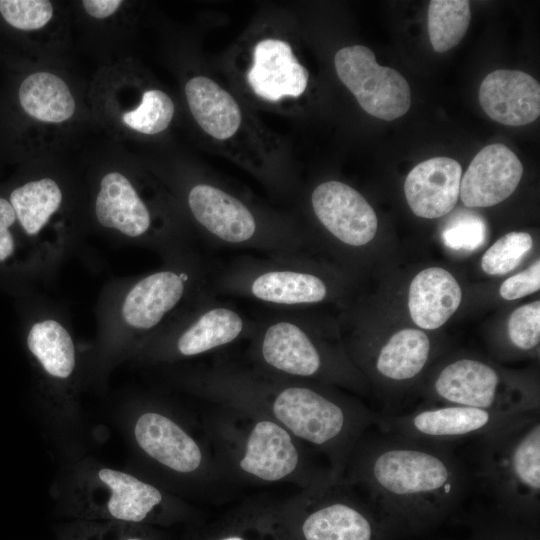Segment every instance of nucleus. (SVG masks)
I'll use <instances>...</instances> for the list:
<instances>
[{
    "label": "nucleus",
    "mask_w": 540,
    "mask_h": 540,
    "mask_svg": "<svg viewBox=\"0 0 540 540\" xmlns=\"http://www.w3.org/2000/svg\"><path fill=\"white\" fill-rule=\"evenodd\" d=\"M190 384L212 404L274 420L312 451L323 454L338 477L344 476L356 444L375 416L322 383L268 375L247 364L216 362L194 374Z\"/></svg>",
    "instance_id": "1"
},
{
    "label": "nucleus",
    "mask_w": 540,
    "mask_h": 540,
    "mask_svg": "<svg viewBox=\"0 0 540 540\" xmlns=\"http://www.w3.org/2000/svg\"><path fill=\"white\" fill-rule=\"evenodd\" d=\"M453 446L366 431L343 477L395 516L434 517L455 506L470 487Z\"/></svg>",
    "instance_id": "2"
},
{
    "label": "nucleus",
    "mask_w": 540,
    "mask_h": 540,
    "mask_svg": "<svg viewBox=\"0 0 540 540\" xmlns=\"http://www.w3.org/2000/svg\"><path fill=\"white\" fill-rule=\"evenodd\" d=\"M212 407L206 435L229 484L288 483L304 489L336 476L274 420L228 405Z\"/></svg>",
    "instance_id": "3"
},
{
    "label": "nucleus",
    "mask_w": 540,
    "mask_h": 540,
    "mask_svg": "<svg viewBox=\"0 0 540 540\" xmlns=\"http://www.w3.org/2000/svg\"><path fill=\"white\" fill-rule=\"evenodd\" d=\"M247 365L268 375L356 386L357 372L345 355L325 342L298 310L257 320L248 340Z\"/></svg>",
    "instance_id": "4"
},
{
    "label": "nucleus",
    "mask_w": 540,
    "mask_h": 540,
    "mask_svg": "<svg viewBox=\"0 0 540 540\" xmlns=\"http://www.w3.org/2000/svg\"><path fill=\"white\" fill-rule=\"evenodd\" d=\"M475 476L504 510L529 514L540 498V413L518 414L475 438Z\"/></svg>",
    "instance_id": "5"
},
{
    "label": "nucleus",
    "mask_w": 540,
    "mask_h": 540,
    "mask_svg": "<svg viewBox=\"0 0 540 540\" xmlns=\"http://www.w3.org/2000/svg\"><path fill=\"white\" fill-rule=\"evenodd\" d=\"M216 296L259 302L278 311H294L328 299V280L303 253L242 255L212 274Z\"/></svg>",
    "instance_id": "6"
},
{
    "label": "nucleus",
    "mask_w": 540,
    "mask_h": 540,
    "mask_svg": "<svg viewBox=\"0 0 540 540\" xmlns=\"http://www.w3.org/2000/svg\"><path fill=\"white\" fill-rule=\"evenodd\" d=\"M362 493L344 477L319 482L279 505L299 540H373L374 527Z\"/></svg>",
    "instance_id": "7"
},
{
    "label": "nucleus",
    "mask_w": 540,
    "mask_h": 540,
    "mask_svg": "<svg viewBox=\"0 0 540 540\" xmlns=\"http://www.w3.org/2000/svg\"><path fill=\"white\" fill-rule=\"evenodd\" d=\"M430 396L444 403L520 414L539 410L534 390L521 381L507 380L492 365L461 357L446 363L436 373Z\"/></svg>",
    "instance_id": "8"
},
{
    "label": "nucleus",
    "mask_w": 540,
    "mask_h": 540,
    "mask_svg": "<svg viewBox=\"0 0 540 540\" xmlns=\"http://www.w3.org/2000/svg\"><path fill=\"white\" fill-rule=\"evenodd\" d=\"M134 437L147 457L172 473L194 478L213 492L229 484L210 443L201 442L166 413H142L135 423Z\"/></svg>",
    "instance_id": "9"
},
{
    "label": "nucleus",
    "mask_w": 540,
    "mask_h": 540,
    "mask_svg": "<svg viewBox=\"0 0 540 540\" xmlns=\"http://www.w3.org/2000/svg\"><path fill=\"white\" fill-rule=\"evenodd\" d=\"M516 415L445 403L407 413H375L373 425L378 431L389 435L454 445L466 439H475Z\"/></svg>",
    "instance_id": "10"
},
{
    "label": "nucleus",
    "mask_w": 540,
    "mask_h": 540,
    "mask_svg": "<svg viewBox=\"0 0 540 540\" xmlns=\"http://www.w3.org/2000/svg\"><path fill=\"white\" fill-rule=\"evenodd\" d=\"M334 64L341 82L371 116L392 121L409 110L408 82L398 71L379 65L368 47H344L335 54Z\"/></svg>",
    "instance_id": "11"
},
{
    "label": "nucleus",
    "mask_w": 540,
    "mask_h": 540,
    "mask_svg": "<svg viewBox=\"0 0 540 540\" xmlns=\"http://www.w3.org/2000/svg\"><path fill=\"white\" fill-rule=\"evenodd\" d=\"M256 324L257 320L218 299L208 286L184 322L171 332L167 352L180 358L213 353L239 341H248Z\"/></svg>",
    "instance_id": "12"
},
{
    "label": "nucleus",
    "mask_w": 540,
    "mask_h": 540,
    "mask_svg": "<svg viewBox=\"0 0 540 540\" xmlns=\"http://www.w3.org/2000/svg\"><path fill=\"white\" fill-rule=\"evenodd\" d=\"M207 279L206 270L197 263L153 272L129 290L122 304V317L132 329L153 331L186 298L205 290L209 286Z\"/></svg>",
    "instance_id": "13"
},
{
    "label": "nucleus",
    "mask_w": 540,
    "mask_h": 540,
    "mask_svg": "<svg viewBox=\"0 0 540 540\" xmlns=\"http://www.w3.org/2000/svg\"><path fill=\"white\" fill-rule=\"evenodd\" d=\"M310 201L320 225L342 245L360 248L375 237L376 213L351 186L336 180L325 181L314 188Z\"/></svg>",
    "instance_id": "14"
},
{
    "label": "nucleus",
    "mask_w": 540,
    "mask_h": 540,
    "mask_svg": "<svg viewBox=\"0 0 540 540\" xmlns=\"http://www.w3.org/2000/svg\"><path fill=\"white\" fill-rule=\"evenodd\" d=\"M523 174L522 163L507 146L481 149L461 178L459 196L467 207H490L507 199Z\"/></svg>",
    "instance_id": "15"
},
{
    "label": "nucleus",
    "mask_w": 540,
    "mask_h": 540,
    "mask_svg": "<svg viewBox=\"0 0 540 540\" xmlns=\"http://www.w3.org/2000/svg\"><path fill=\"white\" fill-rule=\"evenodd\" d=\"M479 102L494 121L522 126L540 114V85L531 75L499 69L488 74L479 88Z\"/></svg>",
    "instance_id": "16"
},
{
    "label": "nucleus",
    "mask_w": 540,
    "mask_h": 540,
    "mask_svg": "<svg viewBox=\"0 0 540 540\" xmlns=\"http://www.w3.org/2000/svg\"><path fill=\"white\" fill-rule=\"evenodd\" d=\"M309 74L299 63L292 48L280 39L259 41L247 81L256 95L276 102L284 97H299L307 87Z\"/></svg>",
    "instance_id": "17"
},
{
    "label": "nucleus",
    "mask_w": 540,
    "mask_h": 540,
    "mask_svg": "<svg viewBox=\"0 0 540 540\" xmlns=\"http://www.w3.org/2000/svg\"><path fill=\"white\" fill-rule=\"evenodd\" d=\"M462 178V167L453 158L434 157L416 165L404 183L406 200L421 218L442 217L455 207Z\"/></svg>",
    "instance_id": "18"
},
{
    "label": "nucleus",
    "mask_w": 540,
    "mask_h": 540,
    "mask_svg": "<svg viewBox=\"0 0 540 540\" xmlns=\"http://www.w3.org/2000/svg\"><path fill=\"white\" fill-rule=\"evenodd\" d=\"M95 215L105 228L138 238L149 233L152 215L130 180L120 172L106 173L95 201Z\"/></svg>",
    "instance_id": "19"
},
{
    "label": "nucleus",
    "mask_w": 540,
    "mask_h": 540,
    "mask_svg": "<svg viewBox=\"0 0 540 540\" xmlns=\"http://www.w3.org/2000/svg\"><path fill=\"white\" fill-rule=\"evenodd\" d=\"M461 300L458 282L440 267L420 271L409 287V312L414 323L423 329L442 326L456 312Z\"/></svg>",
    "instance_id": "20"
},
{
    "label": "nucleus",
    "mask_w": 540,
    "mask_h": 540,
    "mask_svg": "<svg viewBox=\"0 0 540 540\" xmlns=\"http://www.w3.org/2000/svg\"><path fill=\"white\" fill-rule=\"evenodd\" d=\"M185 94L195 121L208 135L225 140L237 132L242 119L239 105L216 82L195 76L186 83Z\"/></svg>",
    "instance_id": "21"
},
{
    "label": "nucleus",
    "mask_w": 540,
    "mask_h": 540,
    "mask_svg": "<svg viewBox=\"0 0 540 540\" xmlns=\"http://www.w3.org/2000/svg\"><path fill=\"white\" fill-rule=\"evenodd\" d=\"M431 341L421 330L394 333L374 356L372 368L383 381L402 384L415 380L431 357Z\"/></svg>",
    "instance_id": "22"
},
{
    "label": "nucleus",
    "mask_w": 540,
    "mask_h": 540,
    "mask_svg": "<svg viewBox=\"0 0 540 540\" xmlns=\"http://www.w3.org/2000/svg\"><path fill=\"white\" fill-rule=\"evenodd\" d=\"M18 94L22 109L43 123H64L76 111V101L67 83L48 71L28 75L20 84Z\"/></svg>",
    "instance_id": "23"
},
{
    "label": "nucleus",
    "mask_w": 540,
    "mask_h": 540,
    "mask_svg": "<svg viewBox=\"0 0 540 540\" xmlns=\"http://www.w3.org/2000/svg\"><path fill=\"white\" fill-rule=\"evenodd\" d=\"M98 475L110 489L107 508L116 519L140 522L165 505V494L157 486L131 474L102 468Z\"/></svg>",
    "instance_id": "24"
},
{
    "label": "nucleus",
    "mask_w": 540,
    "mask_h": 540,
    "mask_svg": "<svg viewBox=\"0 0 540 540\" xmlns=\"http://www.w3.org/2000/svg\"><path fill=\"white\" fill-rule=\"evenodd\" d=\"M9 202L23 230L28 235L35 236L59 210L62 191L55 180L42 178L14 189Z\"/></svg>",
    "instance_id": "25"
},
{
    "label": "nucleus",
    "mask_w": 540,
    "mask_h": 540,
    "mask_svg": "<svg viewBox=\"0 0 540 540\" xmlns=\"http://www.w3.org/2000/svg\"><path fill=\"white\" fill-rule=\"evenodd\" d=\"M30 352L56 378H68L75 367V347L65 327L53 319L35 323L27 337Z\"/></svg>",
    "instance_id": "26"
},
{
    "label": "nucleus",
    "mask_w": 540,
    "mask_h": 540,
    "mask_svg": "<svg viewBox=\"0 0 540 540\" xmlns=\"http://www.w3.org/2000/svg\"><path fill=\"white\" fill-rule=\"evenodd\" d=\"M471 19L467 0H433L428 8V33L433 49L443 53L464 37Z\"/></svg>",
    "instance_id": "27"
},
{
    "label": "nucleus",
    "mask_w": 540,
    "mask_h": 540,
    "mask_svg": "<svg viewBox=\"0 0 540 540\" xmlns=\"http://www.w3.org/2000/svg\"><path fill=\"white\" fill-rule=\"evenodd\" d=\"M175 106L168 94L159 89L146 90L139 104L121 116L129 129L145 135H155L167 129Z\"/></svg>",
    "instance_id": "28"
},
{
    "label": "nucleus",
    "mask_w": 540,
    "mask_h": 540,
    "mask_svg": "<svg viewBox=\"0 0 540 540\" xmlns=\"http://www.w3.org/2000/svg\"><path fill=\"white\" fill-rule=\"evenodd\" d=\"M533 245L530 234L510 232L498 239L481 258V267L489 275H503L514 270Z\"/></svg>",
    "instance_id": "29"
},
{
    "label": "nucleus",
    "mask_w": 540,
    "mask_h": 540,
    "mask_svg": "<svg viewBox=\"0 0 540 540\" xmlns=\"http://www.w3.org/2000/svg\"><path fill=\"white\" fill-rule=\"evenodd\" d=\"M0 13L12 27L34 31L52 20L54 8L48 0H0Z\"/></svg>",
    "instance_id": "30"
},
{
    "label": "nucleus",
    "mask_w": 540,
    "mask_h": 540,
    "mask_svg": "<svg viewBox=\"0 0 540 540\" xmlns=\"http://www.w3.org/2000/svg\"><path fill=\"white\" fill-rule=\"evenodd\" d=\"M511 344L526 352L538 346L540 341V302L523 305L515 309L508 322Z\"/></svg>",
    "instance_id": "31"
},
{
    "label": "nucleus",
    "mask_w": 540,
    "mask_h": 540,
    "mask_svg": "<svg viewBox=\"0 0 540 540\" xmlns=\"http://www.w3.org/2000/svg\"><path fill=\"white\" fill-rule=\"evenodd\" d=\"M485 224L473 215L455 220L443 233L447 246L454 249H474L485 238Z\"/></svg>",
    "instance_id": "32"
},
{
    "label": "nucleus",
    "mask_w": 540,
    "mask_h": 540,
    "mask_svg": "<svg viewBox=\"0 0 540 540\" xmlns=\"http://www.w3.org/2000/svg\"><path fill=\"white\" fill-rule=\"evenodd\" d=\"M540 288V261L536 260L526 270L509 277L500 287L505 300H515L532 294Z\"/></svg>",
    "instance_id": "33"
},
{
    "label": "nucleus",
    "mask_w": 540,
    "mask_h": 540,
    "mask_svg": "<svg viewBox=\"0 0 540 540\" xmlns=\"http://www.w3.org/2000/svg\"><path fill=\"white\" fill-rule=\"evenodd\" d=\"M16 219L10 202L0 197V261L6 260L14 251L13 236L9 228Z\"/></svg>",
    "instance_id": "34"
},
{
    "label": "nucleus",
    "mask_w": 540,
    "mask_h": 540,
    "mask_svg": "<svg viewBox=\"0 0 540 540\" xmlns=\"http://www.w3.org/2000/svg\"><path fill=\"white\" fill-rule=\"evenodd\" d=\"M123 3L121 0H84L82 6L89 16L105 19L115 14Z\"/></svg>",
    "instance_id": "35"
},
{
    "label": "nucleus",
    "mask_w": 540,
    "mask_h": 540,
    "mask_svg": "<svg viewBox=\"0 0 540 540\" xmlns=\"http://www.w3.org/2000/svg\"><path fill=\"white\" fill-rule=\"evenodd\" d=\"M248 533V532H247ZM246 531L244 532H228L226 534H222L219 537L213 539V540H250L248 539Z\"/></svg>",
    "instance_id": "36"
},
{
    "label": "nucleus",
    "mask_w": 540,
    "mask_h": 540,
    "mask_svg": "<svg viewBox=\"0 0 540 540\" xmlns=\"http://www.w3.org/2000/svg\"><path fill=\"white\" fill-rule=\"evenodd\" d=\"M127 540H142V539H140V538H129Z\"/></svg>",
    "instance_id": "37"
}]
</instances>
